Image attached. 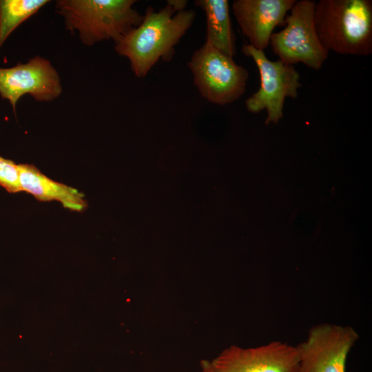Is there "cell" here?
I'll list each match as a JSON object with an SVG mask.
<instances>
[{
    "label": "cell",
    "instance_id": "obj_14",
    "mask_svg": "<svg viewBox=\"0 0 372 372\" xmlns=\"http://www.w3.org/2000/svg\"><path fill=\"white\" fill-rule=\"evenodd\" d=\"M17 165L0 156V186L10 193L21 192Z\"/></svg>",
    "mask_w": 372,
    "mask_h": 372
},
{
    "label": "cell",
    "instance_id": "obj_2",
    "mask_svg": "<svg viewBox=\"0 0 372 372\" xmlns=\"http://www.w3.org/2000/svg\"><path fill=\"white\" fill-rule=\"evenodd\" d=\"M314 25L329 52L356 56L372 53L371 0H320L316 3Z\"/></svg>",
    "mask_w": 372,
    "mask_h": 372
},
{
    "label": "cell",
    "instance_id": "obj_9",
    "mask_svg": "<svg viewBox=\"0 0 372 372\" xmlns=\"http://www.w3.org/2000/svg\"><path fill=\"white\" fill-rule=\"evenodd\" d=\"M61 92L57 72L43 57L35 56L26 63L0 68V95L9 101L14 110L23 94H29L37 101H50Z\"/></svg>",
    "mask_w": 372,
    "mask_h": 372
},
{
    "label": "cell",
    "instance_id": "obj_15",
    "mask_svg": "<svg viewBox=\"0 0 372 372\" xmlns=\"http://www.w3.org/2000/svg\"><path fill=\"white\" fill-rule=\"evenodd\" d=\"M200 372H217L214 368L211 361L203 360L200 361Z\"/></svg>",
    "mask_w": 372,
    "mask_h": 372
},
{
    "label": "cell",
    "instance_id": "obj_10",
    "mask_svg": "<svg viewBox=\"0 0 372 372\" xmlns=\"http://www.w3.org/2000/svg\"><path fill=\"white\" fill-rule=\"evenodd\" d=\"M296 0H235L232 11L250 45L264 51L276 26L285 25Z\"/></svg>",
    "mask_w": 372,
    "mask_h": 372
},
{
    "label": "cell",
    "instance_id": "obj_11",
    "mask_svg": "<svg viewBox=\"0 0 372 372\" xmlns=\"http://www.w3.org/2000/svg\"><path fill=\"white\" fill-rule=\"evenodd\" d=\"M17 166L21 192L29 193L40 201H58L72 211H82L87 207L85 196L77 189L52 180L32 165Z\"/></svg>",
    "mask_w": 372,
    "mask_h": 372
},
{
    "label": "cell",
    "instance_id": "obj_1",
    "mask_svg": "<svg viewBox=\"0 0 372 372\" xmlns=\"http://www.w3.org/2000/svg\"><path fill=\"white\" fill-rule=\"evenodd\" d=\"M187 2L168 0L158 11L147 6L141 23L115 43L114 50L129 60L136 77L145 76L161 59L172 60L175 46L196 19V12L185 8Z\"/></svg>",
    "mask_w": 372,
    "mask_h": 372
},
{
    "label": "cell",
    "instance_id": "obj_8",
    "mask_svg": "<svg viewBox=\"0 0 372 372\" xmlns=\"http://www.w3.org/2000/svg\"><path fill=\"white\" fill-rule=\"evenodd\" d=\"M296 346L278 340L243 348L231 345L211 361L217 372H298Z\"/></svg>",
    "mask_w": 372,
    "mask_h": 372
},
{
    "label": "cell",
    "instance_id": "obj_7",
    "mask_svg": "<svg viewBox=\"0 0 372 372\" xmlns=\"http://www.w3.org/2000/svg\"><path fill=\"white\" fill-rule=\"evenodd\" d=\"M359 338L351 326L322 323L313 326L296 345L298 372H346L348 355Z\"/></svg>",
    "mask_w": 372,
    "mask_h": 372
},
{
    "label": "cell",
    "instance_id": "obj_3",
    "mask_svg": "<svg viewBox=\"0 0 372 372\" xmlns=\"http://www.w3.org/2000/svg\"><path fill=\"white\" fill-rule=\"evenodd\" d=\"M135 0H61L56 9L65 19L66 29L77 31L87 45L112 39L117 42L142 21Z\"/></svg>",
    "mask_w": 372,
    "mask_h": 372
},
{
    "label": "cell",
    "instance_id": "obj_4",
    "mask_svg": "<svg viewBox=\"0 0 372 372\" xmlns=\"http://www.w3.org/2000/svg\"><path fill=\"white\" fill-rule=\"evenodd\" d=\"M187 65L200 95L210 103L229 104L245 92L248 70L207 41L194 52Z\"/></svg>",
    "mask_w": 372,
    "mask_h": 372
},
{
    "label": "cell",
    "instance_id": "obj_5",
    "mask_svg": "<svg viewBox=\"0 0 372 372\" xmlns=\"http://www.w3.org/2000/svg\"><path fill=\"white\" fill-rule=\"evenodd\" d=\"M316 2L296 1L285 18V27L273 33L269 44L273 52L282 62L293 65L302 63L313 70H320L328 58L314 25Z\"/></svg>",
    "mask_w": 372,
    "mask_h": 372
},
{
    "label": "cell",
    "instance_id": "obj_6",
    "mask_svg": "<svg viewBox=\"0 0 372 372\" xmlns=\"http://www.w3.org/2000/svg\"><path fill=\"white\" fill-rule=\"evenodd\" d=\"M241 50L254 61L260 77L259 89L245 101L246 108L254 114L266 110L265 123H277L283 116L285 99H296L298 95V90L302 86L300 74L293 65L280 59L270 61L264 51L248 43H244Z\"/></svg>",
    "mask_w": 372,
    "mask_h": 372
},
{
    "label": "cell",
    "instance_id": "obj_13",
    "mask_svg": "<svg viewBox=\"0 0 372 372\" xmlns=\"http://www.w3.org/2000/svg\"><path fill=\"white\" fill-rule=\"evenodd\" d=\"M49 1L0 0V48L10 34Z\"/></svg>",
    "mask_w": 372,
    "mask_h": 372
},
{
    "label": "cell",
    "instance_id": "obj_12",
    "mask_svg": "<svg viewBox=\"0 0 372 372\" xmlns=\"http://www.w3.org/2000/svg\"><path fill=\"white\" fill-rule=\"evenodd\" d=\"M206 17V41L216 50L233 58L236 52V37L227 0H196Z\"/></svg>",
    "mask_w": 372,
    "mask_h": 372
}]
</instances>
